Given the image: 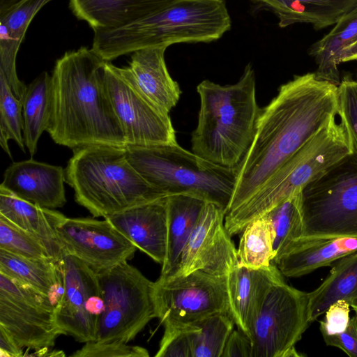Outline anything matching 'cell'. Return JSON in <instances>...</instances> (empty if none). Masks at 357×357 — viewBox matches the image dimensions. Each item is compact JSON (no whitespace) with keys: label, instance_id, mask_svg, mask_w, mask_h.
Wrapping results in <instances>:
<instances>
[{"label":"cell","instance_id":"obj_28","mask_svg":"<svg viewBox=\"0 0 357 357\" xmlns=\"http://www.w3.org/2000/svg\"><path fill=\"white\" fill-rule=\"evenodd\" d=\"M308 297L311 323L337 301L344 300L350 304L357 297V251L337 260L328 277L308 293Z\"/></svg>","mask_w":357,"mask_h":357},{"label":"cell","instance_id":"obj_16","mask_svg":"<svg viewBox=\"0 0 357 357\" xmlns=\"http://www.w3.org/2000/svg\"><path fill=\"white\" fill-rule=\"evenodd\" d=\"M225 216L221 206L206 202L176 268L167 277L196 271L226 276L238 265L237 249L225 227Z\"/></svg>","mask_w":357,"mask_h":357},{"label":"cell","instance_id":"obj_22","mask_svg":"<svg viewBox=\"0 0 357 357\" xmlns=\"http://www.w3.org/2000/svg\"><path fill=\"white\" fill-rule=\"evenodd\" d=\"M0 215L38 238L55 261L66 255L54 227L62 213L20 198L0 185Z\"/></svg>","mask_w":357,"mask_h":357},{"label":"cell","instance_id":"obj_45","mask_svg":"<svg viewBox=\"0 0 357 357\" xmlns=\"http://www.w3.org/2000/svg\"><path fill=\"white\" fill-rule=\"evenodd\" d=\"M252 1H254L255 2L261 3L263 2V0H252Z\"/></svg>","mask_w":357,"mask_h":357},{"label":"cell","instance_id":"obj_11","mask_svg":"<svg viewBox=\"0 0 357 357\" xmlns=\"http://www.w3.org/2000/svg\"><path fill=\"white\" fill-rule=\"evenodd\" d=\"M105 82L127 146H149L177 144L169 116L141 91L128 66L105 63Z\"/></svg>","mask_w":357,"mask_h":357},{"label":"cell","instance_id":"obj_17","mask_svg":"<svg viewBox=\"0 0 357 357\" xmlns=\"http://www.w3.org/2000/svg\"><path fill=\"white\" fill-rule=\"evenodd\" d=\"M167 197L105 218L137 248L161 265L167 245Z\"/></svg>","mask_w":357,"mask_h":357},{"label":"cell","instance_id":"obj_40","mask_svg":"<svg viewBox=\"0 0 357 357\" xmlns=\"http://www.w3.org/2000/svg\"><path fill=\"white\" fill-rule=\"evenodd\" d=\"M325 343L339 348L350 357H357V318L350 319L348 326L342 333L322 335Z\"/></svg>","mask_w":357,"mask_h":357},{"label":"cell","instance_id":"obj_3","mask_svg":"<svg viewBox=\"0 0 357 357\" xmlns=\"http://www.w3.org/2000/svg\"><path fill=\"white\" fill-rule=\"evenodd\" d=\"M224 0H169L123 26L94 31L92 50L105 61L179 43H209L231 29Z\"/></svg>","mask_w":357,"mask_h":357},{"label":"cell","instance_id":"obj_32","mask_svg":"<svg viewBox=\"0 0 357 357\" xmlns=\"http://www.w3.org/2000/svg\"><path fill=\"white\" fill-rule=\"evenodd\" d=\"M301 190L294 192L264 215L270 221L273 234V263L289 244L301 238Z\"/></svg>","mask_w":357,"mask_h":357},{"label":"cell","instance_id":"obj_21","mask_svg":"<svg viewBox=\"0 0 357 357\" xmlns=\"http://www.w3.org/2000/svg\"><path fill=\"white\" fill-rule=\"evenodd\" d=\"M167 47H152L135 52L128 68L143 93L160 110L169 114L181 91L168 72L165 60Z\"/></svg>","mask_w":357,"mask_h":357},{"label":"cell","instance_id":"obj_23","mask_svg":"<svg viewBox=\"0 0 357 357\" xmlns=\"http://www.w3.org/2000/svg\"><path fill=\"white\" fill-rule=\"evenodd\" d=\"M310 54L317 65L316 75L337 86L339 64L357 60V6L342 17L331 31L314 43Z\"/></svg>","mask_w":357,"mask_h":357},{"label":"cell","instance_id":"obj_2","mask_svg":"<svg viewBox=\"0 0 357 357\" xmlns=\"http://www.w3.org/2000/svg\"><path fill=\"white\" fill-rule=\"evenodd\" d=\"M105 62L86 47L66 52L56 61L47 130L56 144L73 150L91 145L127 146L105 86Z\"/></svg>","mask_w":357,"mask_h":357},{"label":"cell","instance_id":"obj_44","mask_svg":"<svg viewBox=\"0 0 357 357\" xmlns=\"http://www.w3.org/2000/svg\"><path fill=\"white\" fill-rule=\"evenodd\" d=\"M350 307L355 312V316L357 318V297L350 303Z\"/></svg>","mask_w":357,"mask_h":357},{"label":"cell","instance_id":"obj_31","mask_svg":"<svg viewBox=\"0 0 357 357\" xmlns=\"http://www.w3.org/2000/svg\"><path fill=\"white\" fill-rule=\"evenodd\" d=\"M52 0H22L0 14V54L17 58L26 31L39 10Z\"/></svg>","mask_w":357,"mask_h":357},{"label":"cell","instance_id":"obj_4","mask_svg":"<svg viewBox=\"0 0 357 357\" xmlns=\"http://www.w3.org/2000/svg\"><path fill=\"white\" fill-rule=\"evenodd\" d=\"M200 108L192 133V151L214 164L236 169L254 138L260 112L250 63L234 84L204 80L197 86Z\"/></svg>","mask_w":357,"mask_h":357},{"label":"cell","instance_id":"obj_46","mask_svg":"<svg viewBox=\"0 0 357 357\" xmlns=\"http://www.w3.org/2000/svg\"><path fill=\"white\" fill-rule=\"evenodd\" d=\"M356 78H357V77H356ZM356 81H357V79H356Z\"/></svg>","mask_w":357,"mask_h":357},{"label":"cell","instance_id":"obj_24","mask_svg":"<svg viewBox=\"0 0 357 357\" xmlns=\"http://www.w3.org/2000/svg\"><path fill=\"white\" fill-rule=\"evenodd\" d=\"M169 0H69L74 15L93 31L116 28L143 17Z\"/></svg>","mask_w":357,"mask_h":357},{"label":"cell","instance_id":"obj_25","mask_svg":"<svg viewBox=\"0 0 357 357\" xmlns=\"http://www.w3.org/2000/svg\"><path fill=\"white\" fill-rule=\"evenodd\" d=\"M206 202L190 195L167 197V253L160 277H167L174 272Z\"/></svg>","mask_w":357,"mask_h":357},{"label":"cell","instance_id":"obj_15","mask_svg":"<svg viewBox=\"0 0 357 357\" xmlns=\"http://www.w3.org/2000/svg\"><path fill=\"white\" fill-rule=\"evenodd\" d=\"M66 255L99 273L132 258L137 247L109 220L62 215L55 226Z\"/></svg>","mask_w":357,"mask_h":357},{"label":"cell","instance_id":"obj_41","mask_svg":"<svg viewBox=\"0 0 357 357\" xmlns=\"http://www.w3.org/2000/svg\"><path fill=\"white\" fill-rule=\"evenodd\" d=\"M222 357H252V342L248 335L238 329L229 335Z\"/></svg>","mask_w":357,"mask_h":357},{"label":"cell","instance_id":"obj_37","mask_svg":"<svg viewBox=\"0 0 357 357\" xmlns=\"http://www.w3.org/2000/svg\"><path fill=\"white\" fill-rule=\"evenodd\" d=\"M156 357H192L195 324H166Z\"/></svg>","mask_w":357,"mask_h":357},{"label":"cell","instance_id":"obj_30","mask_svg":"<svg viewBox=\"0 0 357 357\" xmlns=\"http://www.w3.org/2000/svg\"><path fill=\"white\" fill-rule=\"evenodd\" d=\"M241 234L238 265L254 269L270 266L273 263V234L267 216L252 220Z\"/></svg>","mask_w":357,"mask_h":357},{"label":"cell","instance_id":"obj_14","mask_svg":"<svg viewBox=\"0 0 357 357\" xmlns=\"http://www.w3.org/2000/svg\"><path fill=\"white\" fill-rule=\"evenodd\" d=\"M64 292L55 308L59 326L79 342L95 341L98 318L105 310L97 273L76 257L60 261Z\"/></svg>","mask_w":357,"mask_h":357},{"label":"cell","instance_id":"obj_8","mask_svg":"<svg viewBox=\"0 0 357 357\" xmlns=\"http://www.w3.org/2000/svg\"><path fill=\"white\" fill-rule=\"evenodd\" d=\"M301 238H357V155L339 160L301 190Z\"/></svg>","mask_w":357,"mask_h":357},{"label":"cell","instance_id":"obj_1","mask_svg":"<svg viewBox=\"0 0 357 357\" xmlns=\"http://www.w3.org/2000/svg\"><path fill=\"white\" fill-rule=\"evenodd\" d=\"M337 86L315 73L296 75L280 86L278 94L260 109L252 142L236 168V185L226 213L247 201L337 115Z\"/></svg>","mask_w":357,"mask_h":357},{"label":"cell","instance_id":"obj_35","mask_svg":"<svg viewBox=\"0 0 357 357\" xmlns=\"http://www.w3.org/2000/svg\"><path fill=\"white\" fill-rule=\"evenodd\" d=\"M0 249L27 258L54 260L38 238L1 215Z\"/></svg>","mask_w":357,"mask_h":357},{"label":"cell","instance_id":"obj_18","mask_svg":"<svg viewBox=\"0 0 357 357\" xmlns=\"http://www.w3.org/2000/svg\"><path fill=\"white\" fill-rule=\"evenodd\" d=\"M65 169L29 159L12 163L5 171L1 186L20 198L54 209L66 203Z\"/></svg>","mask_w":357,"mask_h":357},{"label":"cell","instance_id":"obj_38","mask_svg":"<svg viewBox=\"0 0 357 357\" xmlns=\"http://www.w3.org/2000/svg\"><path fill=\"white\" fill-rule=\"evenodd\" d=\"M74 357H148V351L139 346L128 345L121 342H86L84 346L73 353Z\"/></svg>","mask_w":357,"mask_h":357},{"label":"cell","instance_id":"obj_34","mask_svg":"<svg viewBox=\"0 0 357 357\" xmlns=\"http://www.w3.org/2000/svg\"><path fill=\"white\" fill-rule=\"evenodd\" d=\"M23 126L22 100L15 97L3 76L0 75V144L10 158L9 139L14 140L25 152Z\"/></svg>","mask_w":357,"mask_h":357},{"label":"cell","instance_id":"obj_13","mask_svg":"<svg viewBox=\"0 0 357 357\" xmlns=\"http://www.w3.org/2000/svg\"><path fill=\"white\" fill-rule=\"evenodd\" d=\"M308 293L281 280L269 289L249 337L252 357H284L308 328Z\"/></svg>","mask_w":357,"mask_h":357},{"label":"cell","instance_id":"obj_19","mask_svg":"<svg viewBox=\"0 0 357 357\" xmlns=\"http://www.w3.org/2000/svg\"><path fill=\"white\" fill-rule=\"evenodd\" d=\"M283 280L274 263L258 269L238 265L227 275L230 312L239 330L250 335L270 287Z\"/></svg>","mask_w":357,"mask_h":357},{"label":"cell","instance_id":"obj_27","mask_svg":"<svg viewBox=\"0 0 357 357\" xmlns=\"http://www.w3.org/2000/svg\"><path fill=\"white\" fill-rule=\"evenodd\" d=\"M0 273L45 294L55 308L64 292L60 261L27 258L0 249Z\"/></svg>","mask_w":357,"mask_h":357},{"label":"cell","instance_id":"obj_43","mask_svg":"<svg viewBox=\"0 0 357 357\" xmlns=\"http://www.w3.org/2000/svg\"><path fill=\"white\" fill-rule=\"evenodd\" d=\"M22 0H0V14H2Z\"/></svg>","mask_w":357,"mask_h":357},{"label":"cell","instance_id":"obj_26","mask_svg":"<svg viewBox=\"0 0 357 357\" xmlns=\"http://www.w3.org/2000/svg\"><path fill=\"white\" fill-rule=\"evenodd\" d=\"M281 28L305 23L317 29L335 24L357 6V0H263Z\"/></svg>","mask_w":357,"mask_h":357},{"label":"cell","instance_id":"obj_5","mask_svg":"<svg viewBox=\"0 0 357 357\" xmlns=\"http://www.w3.org/2000/svg\"><path fill=\"white\" fill-rule=\"evenodd\" d=\"M65 179L77 203L94 217L105 218L167 196L132 166L126 147L91 145L74 149Z\"/></svg>","mask_w":357,"mask_h":357},{"label":"cell","instance_id":"obj_9","mask_svg":"<svg viewBox=\"0 0 357 357\" xmlns=\"http://www.w3.org/2000/svg\"><path fill=\"white\" fill-rule=\"evenodd\" d=\"M96 273L105 310L95 341L128 343L156 318L154 282L127 261Z\"/></svg>","mask_w":357,"mask_h":357},{"label":"cell","instance_id":"obj_33","mask_svg":"<svg viewBox=\"0 0 357 357\" xmlns=\"http://www.w3.org/2000/svg\"><path fill=\"white\" fill-rule=\"evenodd\" d=\"M192 342V357H222L226 342L234 330L230 314L218 312L195 323Z\"/></svg>","mask_w":357,"mask_h":357},{"label":"cell","instance_id":"obj_36","mask_svg":"<svg viewBox=\"0 0 357 357\" xmlns=\"http://www.w3.org/2000/svg\"><path fill=\"white\" fill-rule=\"evenodd\" d=\"M337 116L348 134L352 153L357 155V81L349 75L337 86Z\"/></svg>","mask_w":357,"mask_h":357},{"label":"cell","instance_id":"obj_20","mask_svg":"<svg viewBox=\"0 0 357 357\" xmlns=\"http://www.w3.org/2000/svg\"><path fill=\"white\" fill-rule=\"evenodd\" d=\"M357 251V238H299L274 261L283 276L298 278Z\"/></svg>","mask_w":357,"mask_h":357},{"label":"cell","instance_id":"obj_39","mask_svg":"<svg viewBox=\"0 0 357 357\" xmlns=\"http://www.w3.org/2000/svg\"><path fill=\"white\" fill-rule=\"evenodd\" d=\"M350 304L344 300L331 304L325 312V318L320 321L322 335H333L343 332L348 326Z\"/></svg>","mask_w":357,"mask_h":357},{"label":"cell","instance_id":"obj_6","mask_svg":"<svg viewBox=\"0 0 357 357\" xmlns=\"http://www.w3.org/2000/svg\"><path fill=\"white\" fill-rule=\"evenodd\" d=\"M337 116H332L247 201L225 213V225L231 236L241 234L250 222L266 214L352 153L345 127L337 121Z\"/></svg>","mask_w":357,"mask_h":357},{"label":"cell","instance_id":"obj_12","mask_svg":"<svg viewBox=\"0 0 357 357\" xmlns=\"http://www.w3.org/2000/svg\"><path fill=\"white\" fill-rule=\"evenodd\" d=\"M156 318L166 324H192L211 314H231L227 275L196 271L154 282Z\"/></svg>","mask_w":357,"mask_h":357},{"label":"cell","instance_id":"obj_42","mask_svg":"<svg viewBox=\"0 0 357 357\" xmlns=\"http://www.w3.org/2000/svg\"><path fill=\"white\" fill-rule=\"evenodd\" d=\"M23 349L20 347L13 338L1 327H0V356L21 357L23 356Z\"/></svg>","mask_w":357,"mask_h":357},{"label":"cell","instance_id":"obj_7","mask_svg":"<svg viewBox=\"0 0 357 357\" xmlns=\"http://www.w3.org/2000/svg\"><path fill=\"white\" fill-rule=\"evenodd\" d=\"M127 158L151 185L166 195H190L221 206L226 213L236 169L214 164L178 144L127 146Z\"/></svg>","mask_w":357,"mask_h":357},{"label":"cell","instance_id":"obj_29","mask_svg":"<svg viewBox=\"0 0 357 357\" xmlns=\"http://www.w3.org/2000/svg\"><path fill=\"white\" fill-rule=\"evenodd\" d=\"M23 137L31 156L37 151L38 140L47 131L52 114L53 89L52 75L43 72L28 86L22 99Z\"/></svg>","mask_w":357,"mask_h":357},{"label":"cell","instance_id":"obj_10","mask_svg":"<svg viewBox=\"0 0 357 357\" xmlns=\"http://www.w3.org/2000/svg\"><path fill=\"white\" fill-rule=\"evenodd\" d=\"M0 327L30 356H53L49 353L56 339L66 335L59 326L55 307L45 294L0 273Z\"/></svg>","mask_w":357,"mask_h":357}]
</instances>
